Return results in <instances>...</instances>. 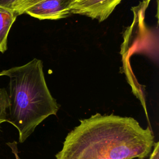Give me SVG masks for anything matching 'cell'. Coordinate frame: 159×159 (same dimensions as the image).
I'll use <instances>...</instances> for the list:
<instances>
[{"mask_svg": "<svg viewBox=\"0 0 159 159\" xmlns=\"http://www.w3.org/2000/svg\"><path fill=\"white\" fill-rule=\"evenodd\" d=\"M42 0H25L22 2L14 10V11L17 13V16H20L22 14L24 11L27 9L28 7H30L31 6L41 1Z\"/></svg>", "mask_w": 159, "mask_h": 159, "instance_id": "obj_7", "label": "cell"}, {"mask_svg": "<svg viewBox=\"0 0 159 159\" xmlns=\"http://www.w3.org/2000/svg\"><path fill=\"white\" fill-rule=\"evenodd\" d=\"M9 78V106L6 122L19 132L20 143L25 142L48 117L56 115L60 105L47 85L42 61L29 62L0 71Z\"/></svg>", "mask_w": 159, "mask_h": 159, "instance_id": "obj_2", "label": "cell"}, {"mask_svg": "<svg viewBox=\"0 0 159 159\" xmlns=\"http://www.w3.org/2000/svg\"><path fill=\"white\" fill-rule=\"evenodd\" d=\"M155 137L132 117L96 113L80 120L66 136L56 159H144Z\"/></svg>", "mask_w": 159, "mask_h": 159, "instance_id": "obj_1", "label": "cell"}, {"mask_svg": "<svg viewBox=\"0 0 159 159\" xmlns=\"http://www.w3.org/2000/svg\"><path fill=\"white\" fill-rule=\"evenodd\" d=\"M7 145L11 148L12 153L14 154L16 159H20L19 156V151L17 148V142L13 141L12 142H7Z\"/></svg>", "mask_w": 159, "mask_h": 159, "instance_id": "obj_9", "label": "cell"}, {"mask_svg": "<svg viewBox=\"0 0 159 159\" xmlns=\"http://www.w3.org/2000/svg\"><path fill=\"white\" fill-rule=\"evenodd\" d=\"M72 0H42L26 9L23 14L44 20L64 19L71 14Z\"/></svg>", "mask_w": 159, "mask_h": 159, "instance_id": "obj_4", "label": "cell"}, {"mask_svg": "<svg viewBox=\"0 0 159 159\" xmlns=\"http://www.w3.org/2000/svg\"><path fill=\"white\" fill-rule=\"evenodd\" d=\"M9 106L8 93L4 88H0V125L6 122Z\"/></svg>", "mask_w": 159, "mask_h": 159, "instance_id": "obj_6", "label": "cell"}, {"mask_svg": "<svg viewBox=\"0 0 159 159\" xmlns=\"http://www.w3.org/2000/svg\"><path fill=\"white\" fill-rule=\"evenodd\" d=\"M149 159H159V142H156L153 145Z\"/></svg>", "mask_w": 159, "mask_h": 159, "instance_id": "obj_10", "label": "cell"}, {"mask_svg": "<svg viewBox=\"0 0 159 159\" xmlns=\"http://www.w3.org/2000/svg\"><path fill=\"white\" fill-rule=\"evenodd\" d=\"M25 0H0V7L14 11Z\"/></svg>", "mask_w": 159, "mask_h": 159, "instance_id": "obj_8", "label": "cell"}, {"mask_svg": "<svg viewBox=\"0 0 159 159\" xmlns=\"http://www.w3.org/2000/svg\"><path fill=\"white\" fill-rule=\"evenodd\" d=\"M76 1V0H72V2H73V1ZM72 3V2H71Z\"/></svg>", "mask_w": 159, "mask_h": 159, "instance_id": "obj_11", "label": "cell"}, {"mask_svg": "<svg viewBox=\"0 0 159 159\" xmlns=\"http://www.w3.org/2000/svg\"><path fill=\"white\" fill-rule=\"evenodd\" d=\"M17 16L14 11L0 7V52L1 53H4L7 49L8 35Z\"/></svg>", "mask_w": 159, "mask_h": 159, "instance_id": "obj_5", "label": "cell"}, {"mask_svg": "<svg viewBox=\"0 0 159 159\" xmlns=\"http://www.w3.org/2000/svg\"><path fill=\"white\" fill-rule=\"evenodd\" d=\"M122 0H76L71 4V14H80L101 22L112 12Z\"/></svg>", "mask_w": 159, "mask_h": 159, "instance_id": "obj_3", "label": "cell"}]
</instances>
